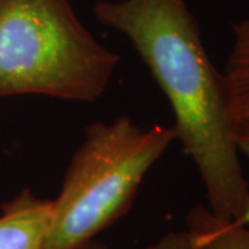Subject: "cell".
I'll return each mask as SVG.
<instances>
[{
	"label": "cell",
	"mask_w": 249,
	"mask_h": 249,
	"mask_svg": "<svg viewBox=\"0 0 249 249\" xmlns=\"http://www.w3.org/2000/svg\"><path fill=\"white\" fill-rule=\"evenodd\" d=\"M100 24L124 35L175 114L176 140L194 160L208 209L238 222L249 204L223 73L206 53L199 25L180 0H100Z\"/></svg>",
	"instance_id": "6da1fadb"
},
{
	"label": "cell",
	"mask_w": 249,
	"mask_h": 249,
	"mask_svg": "<svg viewBox=\"0 0 249 249\" xmlns=\"http://www.w3.org/2000/svg\"><path fill=\"white\" fill-rule=\"evenodd\" d=\"M119 55L98 42L70 0H0V97H101Z\"/></svg>",
	"instance_id": "7a4b0ae2"
},
{
	"label": "cell",
	"mask_w": 249,
	"mask_h": 249,
	"mask_svg": "<svg viewBox=\"0 0 249 249\" xmlns=\"http://www.w3.org/2000/svg\"><path fill=\"white\" fill-rule=\"evenodd\" d=\"M175 140L173 127L142 129L126 115L89 124L67 168L61 191L52 199L45 249H83L116 222Z\"/></svg>",
	"instance_id": "3957f363"
},
{
	"label": "cell",
	"mask_w": 249,
	"mask_h": 249,
	"mask_svg": "<svg viewBox=\"0 0 249 249\" xmlns=\"http://www.w3.org/2000/svg\"><path fill=\"white\" fill-rule=\"evenodd\" d=\"M53 201L24 188L1 206L0 249H45Z\"/></svg>",
	"instance_id": "277c9868"
},
{
	"label": "cell",
	"mask_w": 249,
	"mask_h": 249,
	"mask_svg": "<svg viewBox=\"0 0 249 249\" xmlns=\"http://www.w3.org/2000/svg\"><path fill=\"white\" fill-rule=\"evenodd\" d=\"M223 79L234 121L249 118V16L232 27V45Z\"/></svg>",
	"instance_id": "5b68a950"
},
{
	"label": "cell",
	"mask_w": 249,
	"mask_h": 249,
	"mask_svg": "<svg viewBox=\"0 0 249 249\" xmlns=\"http://www.w3.org/2000/svg\"><path fill=\"white\" fill-rule=\"evenodd\" d=\"M186 230L194 249H249L248 226L222 220L204 205L188 212Z\"/></svg>",
	"instance_id": "8992f818"
},
{
	"label": "cell",
	"mask_w": 249,
	"mask_h": 249,
	"mask_svg": "<svg viewBox=\"0 0 249 249\" xmlns=\"http://www.w3.org/2000/svg\"><path fill=\"white\" fill-rule=\"evenodd\" d=\"M83 249H108L106 245L98 242H89ZM147 249H194L193 241L187 230L170 231L162 235L157 242H154Z\"/></svg>",
	"instance_id": "52a82bcc"
},
{
	"label": "cell",
	"mask_w": 249,
	"mask_h": 249,
	"mask_svg": "<svg viewBox=\"0 0 249 249\" xmlns=\"http://www.w3.org/2000/svg\"><path fill=\"white\" fill-rule=\"evenodd\" d=\"M235 142L238 145V151L249 158V118L235 122ZM242 226H249V204L245 213L242 214L238 222H234Z\"/></svg>",
	"instance_id": "ba28073f"
},
{
	"label": "cell",
	"mask_w": 249,
	"mask_h": 249,
	"mask_svg": "<svg viewBox=\"0 0 249 249\" xmlns=\"http://www.w3.org/2000/svg\"><path fill=\"white\" fill-rule=\"evenodd\" d=\"M180 1H187V0H180Z\"/></svg>",
	"instance_id": "9c48e42d"
}]
</instances>
